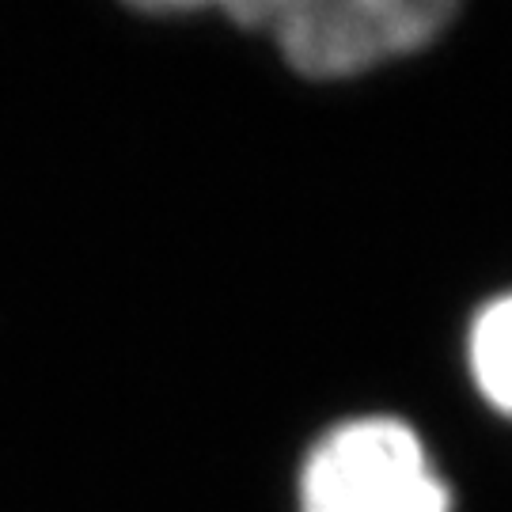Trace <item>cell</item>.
Listing matches in <instances>:
<instances>
[{
  "label": "cell",
  "mask_w": 512,
  "mask_h": 512,
  "mask_svg": "<svg viewBox=\"0 0 512 512\" xmlns=\"http://www.w3.org/2000/svg\"><path fill=\"white\" fill-rule=\"evenodd\" d=\"M247 31H262L300 76L342 80L395 57L418 54L448 31V0H247L224 4Z\"/></svg>",
  "instance_id": "obj_1"
},
{
  "label": "cell",
  "mask_w": 512,
  "mask_h": 512,
  "mask_svg": "<svg viewBox=\"0 0 512 512\" xmlns=\"http://www.w3.org/2000/svg\"><path fill=\"white\" fill-rule=\"evenodd\" d=\"M300 512H452V486L414 425L353 418L304 459Z\"/></svg>",
  "instance_id": "obj_2"
},
{
  "label": "cell",
  "mask_w": 512,
  "mask_h": 512,
  "mask_svg": "<svg viewBox=\"0 0 512 512\" xmlns=\"http://www.w3.org/2000/svg\"><path fill=\"white\" fill-rule=\"evenodd\" d=\"M467 365L478 395L497 414L512 418V293L494 296L475 315L467 334Z\"/></svg>",
  "instance_id": "obj_3"
}]
</instances>
